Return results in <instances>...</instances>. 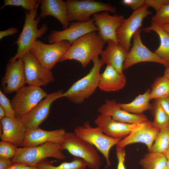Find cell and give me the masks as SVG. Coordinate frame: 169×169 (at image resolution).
<instances>
[{"label": "cell", "instance_id": "cell-1", "mask_svg": "<svg viewBox=\"0 0 169 169\" xmlns=\"http://www.w3.org/2000/svg\"><path fill=\"white\" fill-rule=\"evenodd\" d=\"M105 43L95 32L88 33L75 41L59 62L74 60L85 67L95 57L100 55Z\"/></svg>", "mask_w": 169, "mask_h": 169}, {"label": "cell", "instance_id": "cell-2", "mask_svg": "<svg viewBox=\"0 0 169 169\" xmlns=\"http://www.w3.org/2000/svg\"><path fill=\"white\" fill-rule=\"evenodd\" d=\"M37 8L30 11H25V18L22 31L14 43L18 46L17 52L9 61L22 58L25 54L30 51L37 38L42 37L48 30V27L45 24H43L39 28H38L41 18L37 16Z\"/></svg>", "mask_w": 169, "mask_h": 169}, {"label": "cell", "instance_id": "cell-3", "mask_svg": "<svg viewBox=\"0 0 169 169\" xmlns=\"http://www.w3.org/2000/svg\"><path fill=\"white\" fill-rule=\"evenodd\" d=\"M99 56L92 60L93 64L90 72L85 76L74 82L63 94V97L68 98L74 103L80 104L90 97L98 87L100 71L104 64Z\"/></svg>", "mask_w": 169, "mask_h": 169}, {"label": "cell", "instance_id": "cell-4", "mask_svg": "<svg viewBox=\"0 0 169 169\" xmlns=\"http://www.w3.org/2000/svg\"><path fill=\"white\" fill-rule=\"evenodd\" d=\"M48 157L64 160L66 156L62 152L60 144L48 142L40 145L28 147L18 148L13 163L18 162L30 166H36Z\"/></svg>", "mask_w": 169, "mask_h": 169}, {"label": "cell", "instance_id": "cell-5", "mask_svg": "<svg viewBox=\"0 0 169 169\" xmlns=\"http://www.w3.org/2000/svg\"><path fill=\"white\" fill-rule=\"evenodd\" d=\"M62 150H66L71 155L83 160L87 167L100 169L101 158L97 149L93 145L78 136L74 132H66L61 145Z\"/></svg>", "mask_w": 169, "mask_h": 169}, {"label": "cell", "instance_id": "cell-6", "mask_svg": "<svg viewBox=\"0 0 169 169\" xmlns=\"http://www.w3.org/2000/svg\"><path fill=\"white\" fill-rule=\"evenodd\" d=\"M74 132L79 137L95 146L105 158L107 166H110V150L120 140L107 136L97 126H91L88 122H85L83 125L75 127Z\"/></svg>", "mask_w": 169, "mask_h": 169}, {"label": "cell", "instance_id": "cell-7", "mask_svg": "<svg viewBox=\"0 0 169 169\" xmlns=\"http://www.w3.org/2000/svg\"><path fill=\"white\" fill-rule=\"evenodd\" d=\"M69 21L87 22L90 17L100 12L116 13L115 8L109 4L93 0H68L65 1Z\"/></svg>", "mask_w": 169, "mask_h": 169}, {"label": "cell", "instance_id": "cell-8", "mask_svg": "<svg viewBox=\"0 0 169 169\" xmlns=\"http://www.w3.org/2000/svg\"><path fill=\"white\" fill-rule=\"evenodd\" d=\"M71 45L67 41L47 44L38 40L30 51L43 66L51 70L62 58Z\"/></svg>", "mask_w": 169, "mask_h": 169}, {"label": "cell", "instance_id": "cell-9", "mask_svg": "<svg viewBox=\"0 0 169 169\" xmlns=\"http://www.w3.org/2000/svg\"><path fill=\"white\" fill-rule=\"evenodd\" d=\"M48 95L40 87L28 86L22 88L16 91L11 102L16 116L21 118Z\"/></svg>", "mask_w": 169, "mask_h": 169}, {"label": "cell", "instance_id": "cell-10", "mask_svg": "<svg viewBox=\"0 0 169 169\" xmlns=\"http://www.w3.org/2000/svg\"><path fill=\"white\" fill-rule=\"evenodd\" d=\"M146 4L134 11L128 18L124 19L117 29L116 36L119 44L129 51L131 46V40L136 32L142 27L143 19L152 13Z\"/></svg>", "mask_w": 169, "mask_h": 169}, {"label": "cell", "instance_id": "cell-11", "mask_svg": "<svg viewBox=\"0 0 169 169\" xmlns=\"http://www.w3.org/2000/svg\"><path fill=\"white\" fill-rule=\"evenodd\" d=\"M26 82L28 86L40 87L53 82L54 77L51 70L43 66L29 51L23 56Z\"/></svg>", "mask_w": 169, "mask_h": 169}, {"label": "cell", "instance_id": "cell-12", "mask_svg": "<svg viewBox=\"0 0 169 169\" xmlns=\"http://www.w3.org/2000/svg\"><path fill=\"white\" fill-rule=\"evenodd\" d=\"M141 28L139 29L133 36V45L128 51L124 62L123 70L142 62H155L167 67L169 65V62L158 57L143 44L141 38Z\"/></svg>", "mask_w": 169, "mask_h": 169}, {"label": "cell", "instance_id": "cell-13", "mask_svg": "<svg viewBox=\"0 0 169 169\" xmlns=\"http://www.w3.org/2000/svg\"><path fill=\"white\" fill-rule=\"evenodd\" d=\"M63 93L61 90L48 94L27 114L20 118L26 130L39 128L40 125L48 116L52 103L63 97Z\"/></svg>", "mask_w": 169, "mask_h": 169}, {"label": "cell", "instance_id": "cell-14", "mask_svg": "<svg viewBox=\"0 0 169 169\" xmlns=\"http://www.w3.org/2000/svg\"><path fill=\"white\" fill-rule=\"evenodd\" d=\"M93 18L87 22L77 21L71 23L66 29L60 31H52L47 37L50 44L62 41H67L71 45L78 39L88 33L98 31Z\"/></svg>", "mask_w": 169, "mask_h": 169}, {"label": "cell", "instance_id": "cell-15", "mask_svg": "<svg viewBox=\"0 0 169 169\" xmlns=\"http://www.w3.org/2000/svg\"><path fill=\"white\" fill-rule=\"evenodd\" d=\"M145 122L129 124L116 121L109 116L100 114L94 120L96 126L107 136L121 140L133 131L141 127Z\"/></svg>", "mask_w": 169, "mask_h": 169}, {"label": "cell", "instance_id": "cell-16", "mask_svg": "<svg viewBox=\"0 0 169 169\" xmlns=\"http://www.w3.org/2000/svg\"><path fill=\"white\" fill-rule=\"evenodd\" d=\"M26 84L24 63L22 58L7 64L5 73L1 79L3 92L10 94L25 86Z\"/></svg>", "mask_w": 169, "mask_h": 169}, {"label": "cell", "instance_id": "cell-17", "mask_svg": "<svg viewBox=\"0 0 169 169\" xmlns=\"http://www.w3.org/2000/svg\"><path fill=\"white\" fill-rule=\"evenodd\" d=\"M93 18L99 29L98 34L105 43L111 40L118 43L116 33L125 19L122 15L111 16L108 12H104L95 14Z\"/></svg>", "mask_w": 169, "mask_h": 169}, {"label": "cell", "instance_id": "cell-18", "mask_svg": "<svg viewBox=\"0 0 169 169\" xmlns=\"http://www.w3.org/2000/svg\"><path fill=\"white\" fill-rule=\"evenodd\" d=\"M1 140L22 147L26 129L20 118L5 116L0 120Z\"/></svg>", "mask_w": 169, "mask_h": 169}, {"label": "cell", "instance_id": "cell-19", "mask_svg": "<svg viewBox=\"0 0 169 169\" xmlns=\"http://www.w3.org/2000/svg\"><path fill=\"white\" fill-rule=\"evenodd\" d=\"M63 129L51 131L40 128L26 130L22 147L36 146L48 142H52L61 145L63 142L66 133Z\"/></svg>", "mask_w": 169, "mask_h": 169}, {"label": "cell", "instance_id": "cell-20", "mask_svg": "<svg viewBox=\"0 0 169 169\" xmlns=\"http://www.w3.org/2000/svg\"><path fill=\"white\" fill-rule=\"evenodd\" d=\"M98 111L100 114L109 116L114 120L122 123H141L148 121L147 117L143 114L131 113L122 109L114 100H107L99 107Z\"/></svg>", "mask_w": 169, "mask_h": 169}, {"label": "cell", "instance_id": "cell-21", "mask_svg": "<svg viewBox=\"0 0 169 169\" xmlns=\"http://www.w3.org/2000/svg\"><path fill=\"white\" fill-rule=\"evenodd\" d=\"M160 130L153 125L152 122L148 120L141 127L133 131L125 138L119 141L116 146L125 148L130 144L141 143L146 146L149 151Z\"/></svg>", "mask_w": 169, "mask_h": 169}, {"label": "cell", "instance_id": "cell-22", "mask_svg": "<svg viewBox=\"0 0 169 169\" xmlns=\"http://www.w3.org/2000/svg\"><path fill=\"white\" fill-rule=\"evenodd\" d=\"M128 52L118 43L110 40L100 54L101 59L104 64L111 65L118 72L123 74V64Z\"/></svg>", "mask_w": 169, "mask_h": 169}, {"label": "cell", "instance_id": "cell-23", "mask_svg": "<svg viewBox=\"0 0 169 169\" xmlns=\"http://www.w3.org/2000/svg\"><path fill=\"white\" fill-rule=\"evenodd\" d=\"M41 10L39 17L44 18L49 16L58 19L64 29L69 26L65 1L62 0H40Z\"/></svg>", "mask_w": 169, "mask_h": 169}, {"label": "cell", "instance_id": "cell-24", "mask_svg": "<svg viewBox=\"0 0 169 169\" xmlns=\"http://www.w3.org/2000/svg\"><path fill=\"white\" fill-rule=\"evenodd\" d=\"M126 83L123 74L119 73L112 66L107 64L100 74L98 87L105 92L117 91L123 89Z\"/></svg>", "mask_w": 169, "mask_h": 169}, {"label": "cell", "instance_id": "cell-25", "mask_svg": "<svg viewBox=\"0 0 169 169\" xmlns=\"http://www.w3.org/2000/svg\"><path fill=\"white\" fill-rule=\"evenodd\" d=\"M151 90L148 89L144 93L140 94L132 101L128 103H118L122 109L131 113L141 114L147 110H151L152 104L149 103Z\"/></svg>", "mask_w": 169, "mask_h": 169}, {"label": "cell", "instance_id": "cell-26", "mask_svg": "<svg viewBox=\"0 0 169 169\" xmlns=\"http://www.w3.org/2000/svg\"><path fill=\"white\" fill-rule=\"evenodd\" d=\"M143 30L146 32L153 31L158 35L160 44L154 53L160 58L169 62V34L159 25L152 23L150 26Z\"/></svg>", "mask_w": 169, "mask_h": 169}, {"label": "cell", "instance_id": "cell-27", "mask_svg": "<svg viewBox=\"0 0 169 169\" xmlns=\"http://www.w3.org/2000/svg\"><path fill=\"white\" fill-rule=\"evenodd\" d=\"M168 160L164 154L149 152L141 160L140 164L142 169H161L167 166Z\"/></svg>", "mask_w": 169, "mask_h": 169}, {"label": "cell", "instance_id": "cell-28", "mask_svg": "<svg viewBox=\"0 0 169 169\" xmlns=\"http://www.w3.org/2000/svg\"><path fill=\"white\" fill-rule=\"evenodd\" d=\"M36 166L39 169H86V164L82 159L74 157L70 162H64L57 166L53 165L52 161L44 159Z\"/></svg>", "mask_w": 169, "mask_h": 169}, {"label": "cell", "instance_id": "cell-29", "mask_svg": "<svg viewBox=\"0 0 169 169\" xmlns=\"http://www.w3.org/2000/svg\"><path fill=\"white\" fill-rule=\"evenodd\" d=\"M169 95V79L164 76L157 78L151 86L150 100L156 99Z\"/></svg>", "mask_w": 169, "mask_h": 169}, {"label": "cell", "instance_id": "cell-30", "mask_svg": "<svg viewBox=\"0 0 169 169\" xmlns=\"http://www.w3.org/2000/svg\"><path fill=\"white\" fill-rule=\"evenodd\" d=\"M169 147V124L160 130L149 152L164 154Z\"/></svg>", "mask_w": 169, "mask_h": 169}, {"label": "cell", "instance_id": "cell-31", "mask_svg": "<svg viewBox=\"0 0 169 169\" xmlns=\"http://www.w3.org/2000/svg\"><path fill=\"white\" fill-rule=\"evenodd\" d=\"M151 110L154 116L152 123L155 127L161 130L169 124V116L156 100L152 104Z\"/></svg>", "mask_w": 169, "mask_h": 169}, {"label": "cell", "instance_id": "cell-32", "mask_svg": "<svg viewBox=\"0 0 169 169\" xmlns=\"http://www.w3.org/2000/svg\"><path fill=\"white\" fill-rule=\"evenodd\" d=\"M40 3L38 0H4L0 9L6 6H11L21 7L26 11H30L37 8Z\"/></svg>", "mask_w": 169, "mask_h": 169}, {"label": "cell", "instance_id": "cell-33", "mask_svg": "<svg viewBox=\"0 0 169 169\" xmlns=\"http://www.w3.org/2000/svg\"><path fill=\"white\" fill-rule=\"evenodd\" d=\"M18 148L8 142L1 140L0 142V158L11 159L14 157Z\"/></svg>", "mask_w": 169, "mask_h": 169}, {"label": "cell", "instance_id": "cell-34", "mask_svg": "<svg viewBox=\"0 0 169 169\" xmlns=\"http://www.w3.org/2000/svg\"><path fill=\"white\" fill-rule=\"evenodd\" d=\"M151 23L159 25L169 24V3L156 12L152 18Z\"/></svg>", "mask_w": 169, "mask_h": 169}, {"label": "cell", "instance_id": "cell-35", "mask_svg": "<svg viewBox=\"0 0 169 169\" xmlns=\"http://www.w3.org/2000/svg\"><path fill=\"white\" fill-rule=\"evenodd\" d=\"M0 105L4 110L6 116L10 117H14L16 116L11 102L1 90H0Z\"/></svg>", "mask_w": 169, "mask_h": 169}, {"label": "cell", "instance_id": "cell-36", "mask_svg": "<svg viewBox=\"0 0 169 169\" xmlns=\"http://www.w3.org/2000/svg\"><path fill=\"white\" fill-rule=\"evenodd\" d=\"M116 150L118 160L117 169H126L125 164V151L124 147L116 146Z\"/></svg>", "mask_w": 169, "mask_h": 169}, {"label": "cell", "instance_id": "cell-37", "mask_svg": "<svg viewBox=\"0 0 169 169\" xmlns=\"http://www.w3.org/2000/svg\"><path fill=\"white\" fill-rule=\"evenodd\" d=\"M169 3V0H145V4L153 8L156 12Z\"/></svg>", "mask_w": 169, "mask_h": 169}, {"label": "cell", "instance_id": "cell-38", "mask_svg": "<svg viewBox=\"0 0 169 169\" xmlns=\"http://www.w3.org/2000/svg\"><path fill=\"white\" fill-rule=\"evenodd\" d=\"M122 3L130 7L134 11L140 8L145 4V0H123Z\"/></svg>", "mask_w": 169, "mask_h": 169}, {"label": "cell", "instance_id": "cell-39", "mask_svg": "<svg viewBox=\"0 0 169 169\" xmlns=\"http://www.w3.org/2000/svg\"><path fill=\"white\" fill-rule=\"evenodd\" d=\"M155 100L159 103L169 116V95Z\"/></svg>", "mask_w": 169, "mask_h": 169}, {"label": "cell", "instance_id": "cell-40", "mask_svg": "<svg viewBox=\"0 0 169 169\" xmlns=\"http://www.w3.org/2000/svg\"><path fill=\"white\" fill-rule=\"evenodd\" d=\"M18 32V30L15 27H11L6 30L1 31L0 39L1 40L5 37L14 34Z\"/></svg>", "mask_w": 169, "mask_h": 169}, {"label": "cell", "instance_id": "cell-41", "mask_svg": "<svg viewBox=\"0 0 169 169\" xmlns=\"http://www.w3.org/2000/svg\"><path fill=\"white\" fill-rule=\"evenodd\" d=\"M12 163L11 159L0 158V169H7Z\"/></svg>", "mask_w": 169, "mask_h": 169}, {"label": "cell", "instance_id": "cell-42", "mask_svg": "<svg viewBox=\"0 0 169 169\" xmlns=\"http://www.w3.org/2000/svg\"><path fill=\"white\" fill-rule=\"evenodd\" d=\"M26 165L21 163H13L7 169H21L23 166Z\"/></svg>", "mask_w": 169, "mask_h": 169}, {"label": "cell", "instance_id": "cell-43", "mask_svg": "<svg viewBox=\"0 0 169 169\" xmlns=\"http://www.w3.org/2000/svg\"><path fill=\"white\" fill-rule=\"evenodd\" d=\"M159 25L164 30L169 34V24H164Z\"/></svg>", "mask_w": 169, "mask_h": 169}, {"label": "cell", "instance_id": "cell-44", "mask_svg": "<svg viewBox=\"0 0 169 169\" xmlns=\"http://www.w3.org/2000/svg\"><path fill=\"white\" fill-rule=\"evenodd\" d=\"M21 169H39L36 166L26 165L23 166Z\"/></svg>", "mask_w": 169, "mask_h": 169}, {"label": "cell", "instance_id": "cell-45", "mask_svg": "<svg viewBox=\"0 0 169 169\" xmlns=\"http://www.w3.org/2000/svg\"><path fill=\"white\" fill-rule=\"evenodd\" d=\"M6 116L4 110L2 107L0 105V120Z\"/></svg>", "mask_w": 169, "mask_h": 169}, {"label": "cell", "instance_id": "cell-46", "mask_svg": "<svg viewBox=\"0 0 169 169\" xmlns=\"http://www.w3.org/2000/svg\"><path fill=\"white\" fill-rule=\"evenodd\" d=\"M163 76L169 79V65L166 67Z\"/></svg>", "mask_w": 169, "mask_h": 169}, {"label": "cell", "instance_id": "cell-47", "mask_svg": "<svg viewBox=\"0 0 169 169\" xmlns=\"http://www.w3.org/2000/svg\"><path fill=\"white\" fill-rule=\"evenodd\" d=\"M168 160H169V147L166 151L164 154Z\"/></svg>", "mask_w": 169, "mask_h": 169}, {"label": "cell", "instance_id": "cell-48", "mask_svg": "<svg viewBox=\"0 0 169 169\" xmlns=\"http://www.w3.org/2000/svg\"><path fill=\"white\" fill-rule=\"evenodd\" d=\"M167 167L168 169H169V160H168V162L167 163Z\"/></svg>", "mask_w": 169, "mask_h": 169}, {"label": "cell", "instance_id": "cell-49", "mask_svg": "<svg viewBox=\"0 0 169 169\" xmlns=\"http://www.w3.org/2000/svg\"><path fill=\"white\" fill-rule=\"evenodd\" d=\"M168 169L167 167V166L162 169Z\"/></svg>", "mask_w": 169, "mask_h": 169}]
</instances>
